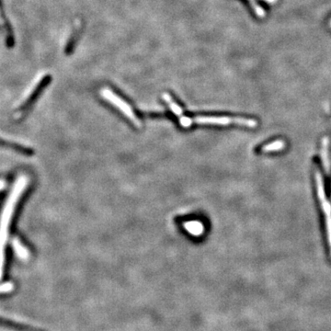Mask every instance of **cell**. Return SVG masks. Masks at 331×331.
<instances>
[{
  "label": "cell",
  "mask_w": 331,
  "mask_h": 331,
  "mask_svg": "<svg viewBox=\"0 0 331 331\" xmlns=\"http://www.w3.org/2000/svg\"><path fill=\"white\" fill-rule=\"evenodd\" d=\"M248 1L250 2V4L252 6V9H253L254 12L256 13V15L259 17V18H264L265 11L260 8V6L259 4H257L255 2V0H248Z\"/></svg>",
  "instance_id": "12"
},
{
  "label": "cell",
  "mask_w": 331,
  "mask_h": 331,
  "mask_svg": "<svg viewBox=\"0 0 331 331\" xmlns=\"http://www.w3.org/2000/svg\"><path fill=\"white\" fill-rule=\"evenodd\" d=\"M47 82H48L47 75H42L40 77H36V79L33 80V82L32 83L31 87L28 88L27 91L23 95L22 99L19 101V103L16 106L17 108L23 109L24 107H26L29 104V102H31L36 97L41 88L45 86V84Z\"/></svg>",
  "instance_id": "5"
},
{
  "label": "cell",
  "mask_w": 331,
  "mask_h": 331,
  "mask_svg": "<svg viewBox=\"0 0 331 331\" xmlns=\"http://www.w3.org/2000/svg\"><path fill=\"white\" fill-rule=\"evenodd\" d=\"M14 289V285L12 282H4L2 284H0V293H8L13 291Z\"/></svg>",
  "instance_id": "14"
},
{
  "label": "cell",
  "mask_w": 331,
  "mask_h": 331,
  "mask_svg": "<svg viewBox=\"0 0 331 331\" xmlns=\"http://www.w3.org/2000/svg\"><path fill=\"white\" fill-rule=\"evenodd\" d=\"M328 138L324 137L322 139V144H321V159L322 164L324 167L325 173L328 174L330 171V165H329V158H328Z\"/></svg>",
  "instance_id": "9"
},
{
  "label": "cell",
  "mask_w": 331,
  "mask_h": 331,
  "mask_svg": "<svg viewBox=\"0 0 331 331\" xmlns=\"http://www.w3.org/2000/svg\"><path fill=\"white\" fill-rule=\"evenodd\" d=\"M330 26H331V23H330Z\"/></svg>",
  "instance_id": "17"
},
{
  "label": "cell",
  "mask_w": 331,
  "mask_h": 331,
  "mask_svg": "<svg viewBox=\"0 0 331 331\" xmlns=\"http://www.w3.org/2000/svg\"><path fill=\"white\" fill-rule=\"evenodd\" d=\"M314 177H315V182H316L317 196H318L320 204H321V208L323 210V212L325 213L327 239H328V243H329L331 249V204L328 202V200L326 199V196H325L323 178H322V175H321L320 171H318V169L315 170Z\"/></svg>",
  "instance_id": "4"
},
{
  "label": "cell",
  "mask_w": 331,
  "mask_h": 331,
  "mask_svg": "<svg viewBox=\"0 0 331 331\" xmlns=\"http://www.w3.org/2000/svg\"><path fill=\"white\" fill-rule=\"evenodd\" d=\"M0 33L3 35L5 43L9 47L14 44V34L9 20L6 17L5 11L0 0Z\"/></svg>",
  "instance_id": "6"
},
{
  "label": "cell",
  "mask_w": 331,
  "mask_h": 331,
  "mask_svg": "<svg viewBox=\"0 0 331 331\" xmlns=\"http://www.w3.org/2000/svg\"><path fill=\"white\" fill-rule=\"evenodd\" d=\"M12 248L14 249V252L17 255V257L22 260H28L30 257V252L28 248L22 244V241L19 238H13L12 239Z\"/></svg>",
  "instance_id": "7"
},
{
  "label": "cell",
  "mask_w": 331,
  "mask_h": 331,
  "mask_svg": "<svg viewBox=\"0 0 331 331\" xmlns=\"http://www.w3.org/2000/svg\"><path fill=\"white\" fill-rule=\"evenodd\" d=\"M179 121H180L181 125L183 128H190V127L192 126V124H193L192 118H189L187 116L182 115L181 117H179Z\"/></svg>",
  "instance_id": "13"
},
{
  "label": "cell",
  "mask_w": 331,
  "mask_h": 331,
  "mask_svg": "<svg viewBox=\"0 0 331 331\" xmlns=\"http://www.w3.org/2000/svg\"><path fill=\"white\" fill-rule=\"evenodd\" d=\"M265 1H266V2H268V3H270V4H272V3H275L277 0H265Z\"/></svg>",
  "instance_id": "16"
},
{
  "label": "cell",
  "mask_w": 331,
  "mask_h": 331,
  "mask_svg": "<svg viewBox=\"0 0 331 331\" xmlns=\"http://www.w3.org/2000/svg\"><path fill=\"white\" fill-rule=\"evenodd\" d=\"M29 183L27 176L19 177L6 201L4 207L0 215V280L3 277L5 265V248L11 220L16 209L17 204L22 197V193L26 190Z\"/></svg>",
  "instance_id": "1"
},
{
  "label": "cell",
  "mask_w": 331,
  "mask_h": 331,
  "mask_svg": "<svg viewBox=\"0 0 331 331\" xmlns=\"http://www.w3.org/2000/svg\"><path fill=\"white\" fill-rule=\"evenodd\" d=\"M6 187V182L3 180H0V192L3 191Z\"/></svg>",
  "instance_id": "15"
},
{
  "label": "cell",
  "mask_w": 331,
  "mask_h": 331,
  "mask_svg": "<svg viewBox=\"0 0 331 331\" xmlns=\"http://www.w3.org/2000/svg\"><path fill=\"white\" fill-rule=\"evenodd\" d=\"M285 147V143L282 140H278L272 143H267L262 146V152H276Z\"/></svg>",
  "instance_id": "11"
},
{
  "label": "cell",
  "mask_w": 331,
  "mask_h": 331,
  "mask_svg": "<svg viewBox=\"0 0 331 331\" xmlns=\"http://www.w3.org/2000/svg\"><path fill=\"white\" fill-rule=\"evenodd\" d=\"M192 121L197 124H210L226 126L231 123H237L241 126L254 128L258 125L257 121L242 117H228V116H196Z\"/></svg>",
  "instance_id": "2"
},
{
  "label": "cell",
  "mask_w": 331,
  "mask_h": 331,
  "mask_svg": "<svg viewBox=\"0 0 331 331\" xmlns=\"http://www.w3.org/2000/svg\"><path fill=\"white\" fill-rule=\"evenodd\" d=\"M162 98H163V99H164L165 102L168 103L171 111H172L175 115L178 116V117H181V116L183 115V110H182V107L173 100L172 97H171L170 94H163V95H162Z\"/></svg>",
  "instance_id": "10"
},
{
  "label": "cell",
  "mask_w": 331,
  "mask_h": 331,
  "mask_svg": "<svg viewBox=\"0 0 331 331\" xmlns=\"http://www.w3.org/2000/svg\"><path fill=\"white\" fill-rule=\"evenodd\" d=\"M99 93H100V96L103 99H106L107 101H109L113 106H115L117 109L121 110V112L126 116L127 118L132 121L135 126H142V122L139 120L137 116L135 115L132 107L128 104L126 101H124L123 99H121L120 96H118L117 94L114 93L109 88H101Z\"/></svg>",
  "instance_id": "3"
},
{
  "label": "cell",
  "mask_w": 331,
  "mask_h": 331,
  "mask_svg": "<svg viewBox=\"0 0 331 331\" xmlns=\"http://www.w3.org/2000/svg\"><path fill=\"white\" fill-rule=\"evenodd\" d=\"M183 226L186 231L194 237H200L204 232V224L200 221H189Z\"/></svg>",
  "instance_id": "8"
}]
</instances>
